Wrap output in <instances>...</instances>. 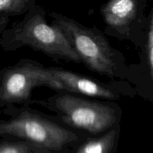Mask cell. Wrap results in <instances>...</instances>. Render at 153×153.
Instances as JSON below:
<instances>
[{
    "label": "cell",
    "instance_id": "cell-1",
    "mask_svg": "<svg viewBox=\"0 0 153 153\" xmlns=\"http://www.w3.org/2000/svg\"><path fill=\"white\" fill-rule=\"evenodd\" d=\"M48 14L51 24L64 32L87 68L110 79L127 78L128 69L125 57L111 46L98 28L87 27L57 12Z\"/></svg>",
    "mask_w": 153,
    "mask_h": 153
},
{
    "label": "cell",
    "instance_id": "cell-2",
    "mask_svg": "<svg viewBox=\"0 0 153 153\" xmlns=\"http://www.w3.org/2000/svg\"><path fill=\"white\" fill-rule=\"evenodd\" d=\"M46 12L34 4L21 21L6 28L0 35V46L6 52L28 46L55 61L82 64L80 58L62 31L46 19Z\"/></svg>",
    "mask_w": 153,
    "mask_h": 153
},
{
    "label": "cell",
    "instance_id": "cell-3",
    "mask_svg": "<svg viewBox=\"0 0 153 153\" xmlns=\"http://www.w3.org/2000/svg\"><path fill=\"white\" fill-rule=\"evenodd\" d=\"M37 103L55 112L67 125L94 134L113 128L122 114L117 105L92 101L67 92H58Z\"/></svg>",
    "mask_w": 153,
    "mask_h": 153
},
{
    "label": "cell",
    "instance_id": "cell-4",
    "mask_svg": "<svg viewBox=\"0 0 153 153\" xmlns=\"http://www.w3.org/2000/svg\"><path fill=\"white\" fill-rule=\"evenodd\" d=\"M4 112L10 118L0 120V136H13L52 150H60L78 140L76 133L31 109H17L11 105L6 107Z\"/></svg>",
    "mask_w": 153,
    "mask_h": 153
},
{
    "label": "cell",
    "instance_id": "cell-5",
    "mask_svg": "<svg viewBox=\"0 0 153 153\" xmlns=\"http://www.w3.org/2000/svg\"><path fill=\"white\" fill-rule=\"evenodd\" d=\"M45 86L64 92L62 84L52 74L49 67L31 59H21L16 64L0 70V107L14 104L28 105L32 91Z\"/></svg>",
    "mask_w": 153,
    "mask_h": 153
},
{
    "label": "cell",
    "instance_id": "cell-6",
    "mask_svg": "<svg viewBox=\"0 0 153 153\" xmlns=\"http://www.w3.org/2000/svg\"><path fill=\"white\" fill-rule=\"evenodd\" d=\"M145 7L146 0H109L100 9L105 32L140 47L144 42L147 25Z\"/></svg>",
    "mask_w": 153,
    "mask_h": 153
},
{
    "label": "cell",
    "instance_id": "cell-7",
    "mask_svg": "<svg viewBox=\"0 0 153 153\" xmlns=\"http://www.w3.org/2000/svg\"><path fill=\"white\" fill-rule=\"evenodd\" d=\"M49 70L64 87V92L108 100H117L127 94H132L130 91L131 88L126 86L123 82L103 83L61 67H51Z\"/></svg>",
    "mask_w": 153,
    "mask_h": 153
},
{
    "label": "cell",
    "instance_id": "cell-8",
    "mask_svg": "<svg viewBox=\"0 0 153 153\" xmlns=\"http://www.w3.org/2000/svg\"><path fill=\"white\" fill-rule=\"evenodd\" d=\"M119 134L120 124L118 123L104 135L87 140L79 148L77 153H111L114 147Z\"/></svg>",
    "mask_w": 153,
    "mask_h": 153
},
{
    "label": "cell",
    "instance_id": "cell-9",
    "mask_svg": "<svg viewBox=\"0 0 153 153\" xmlns=\"http://www.w3.org/2000/svg\"><path fill=\"white\" fill-rule=\"evenodd\" d=\"M34 4V0H0V35L10 17L26 13Z\"/></svg>",
    "mask_w": 153,
    "mask_h": 153
},
{
    "label": "cell",
    "instance_id": "cell-10",
    "mask_svg": "<svg viewBox=\"0 0 153 153\" xmlns=\"http://www.w3.org/2000/svg\"><path fill=\"white\" fill-rule=\"evenodd\" d=\"M143 45L149 76L153 83V7L147 16V25Z\"/></svg>",
    "mask_w": 153,
    "mask_h": 153
},
{
    "label": "cell",
    "instance_id": "cell-11",
    "mask_svg": "<svg viewBox=\"0 0 153 153\" xmlns=\"http://www.w3.org/2000/svg\"><path fill=\"white\" fill-rule=\"evenodd\" d=\"M36 145L30 142H0V153H32Z\"/></svg>",
    "mask_w": 153,
    "mask_h": 153
}]
</instances>
